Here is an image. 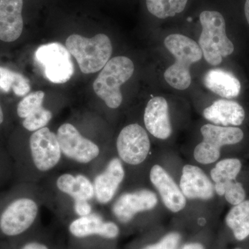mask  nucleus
Returning <instances> with one entry per match:
<instances>
[{
	"label": "nucleus",
	"mask_w": 249,
	"mask_h": 249,
	"mask_svg": "<svg viewBox=\"0 0 249 249\" xmlns=\"http://www.w3.org/2000/svg\"><path fill=\"white\" fill-rule=\"evenodd\" d=\"M164 45L175 58V63L165 70V81L174 89H188L191 84V65L202 58L200 47L193 39L177 34L167 36Z\"/></svg>",
	"instance_id": "obj_1"
},
{
	"label": "nucleus",
	"mask_w": 249,
	"mask_h": 249,
	"mask_svg": "<svg viewBox=\"0 0 249 249\" xmlns=\"http://www.w3.org/2000/svg\"><path fill=\"white\" fill-rule=\"evenodd\" d=\"M199 20L202 27L199 47L206 62L217 66L234 52L233 44L226 32L225 19L218 11H204L199 16Z\"/></svg>",
	"instance_id": "obj_2"
},
{
	"label": "nucleus",
	"mask_w": 249,
	"mask_h": 249,
	"mask_svg": "<svg viewBox=\"0 0 249 249\" xmlns=\"http://www.w3.org/2000/svg\"><path fill=\"white\" fill-rule=\"evenodd\" d=\"M66 47L78 62L80 71L85 74L101 71L110 60L112 45L106 34H99L87 38L73 34L66 40Z\"/></svg>",
	"instance_id": "obj_3"
},
{
	"label": "nucleus",
	"mask_w": 249,
	"mask_h": 249,
	"mask_svg": "<svg viewBox=\"0 0 249 249\" xmlns=\"http://www.w3.org/2000/svg\"><path fill=\"white\" fill-rule=\"evenodd\" d=\"M134 71L133 62L127 57L111 58L93 82L95 93L106 103L107 107L116 109L123 102L121 85L132 76Z\"/></svg>",
	"instance_id": "obj_4"
},
{
	"label": "nucleus",
	"mask_w": 249,
	"mask_h": 249,
	"mask_svg": "<svg viewBox=\"0 0 249 249\" xmlns=\"http://www.w3.org/2000/svg\"><path fill=\"white\" fill-rule=\"evenodd\" d=\"M203 141L194 150V157L201 164H211L219 160L221 147L238 143L244 138L242 129L206 124L201 127Z\"/></svg>",
	"instance_id": "obj_5"
},
{
	"label": "nucleus",
	"mask_w": 249,
	"mask_h": 249,
	"mask_svg": "<svg viewBox=\"0 0 249 249\" xmlns=\"http://www.w3.org/2000/svg\"><path fill=\"white\" fill-rule=\"evenodd\" d=\"M35 57L43 69L46 78L52 83H67L74 73L71 54L61 43L52 42L41 45L36 50Z\"/></svg>",
	"instance_id": "obj_6"
},
{
	"label": "nucleus",
	"mask_w": 249,
	"mask_h": 249,
	"mask_svg": "<svg viewBox=\"0 0 249 249\" xmlns=\"http://www.w3.org/2000/svg\"><path fill=\"white\" fill-rule=\"evenodd\" d=\"M116 148L121 160L129 165H139L146 160L150 150L148 134L139 124H130L121 131Z\"/></svg>",
	"instance_id": "obj_7"
},
{
	"label": "nucleus",
	"mask_w": 249,
	"mask_h": 249,
	"mask_svg": "<svg viewBox=\"0 0 249 249\" xmlns=\"http://www.w3.org/2000/svg\"><path fill=\"white\" fill-rule=\"evenodd\" d=\"M37 212V205L32 199L21 198L15 200L0 217V230L9 237L20 235L34 224Z\"/></svg>",
	"instance_id": "obj_8"
},
{
	"label": "nucleus",
	"mask_w": 249,
	"mask_h": 249,
	"mask_svg": "<svg viewBox=\"0 0 249 249\" xmlns=\"http://www.w3.org/2000/svg\"><path fill=\"white\" fill-rule=\"evenodd\" d=\"M56 135L62 153L72 160L88 163L99 155L100 149L98 145L83 137L73 124H62Z\"/></svg>",
	"instance_id": "obj_9"
},
{
	"label": "nucleus",
	"mask_w": 249,
	"mask_h": 249,
	"mask_svg": "<svg viewBox=\"0 0 249 249\" xmlns=\"http://www.w3.org/2000/svg\"><path fill=\"white\" fill-rule=\"evenodd\" d=\"M30 149L34 164L40 171L52 169L61 158L58 137L48 127H43L32 134Z\"/></svg>",
	"instance_id": "obj_10"
},
{
	"label": "nucleus",
	"mask_w": 249,
	"mask_h": 249,
	"mask_svg": "<svg viewBox=\"0 0 249 249\" xmlns=\"http://www.w3.org/2000/svg\"><path fill=\"white\" fill-rule=\"evenodd\" d=\"M157 202L155 193L148 190L125 193L116 201L113 212L120 222L127 223L136 214L154 209Z\"/></svg>",
	"instance_id": "obj_11"
},
{
	"label": "nucleus",
	"mask_w": 249,
	"mask_h": 249,
	"mask_svg": "<svg viewBox=\"0 0 249 249\" xmlns=\"http://www.w3.org/2000/svg\"><path fill=\"white\" fill-rule=\"evenodd\" d=\"M143 119L147 130L155 138L165 140L171 135L169 107L165 98L156 96L150 99L145 107Z\"/></svg>",
	"instance_id": "obj_12"
},
{
	"label": "nucleus",
	"mask_w": 249,
	"mask_h": 249,
	"mask_svg": "<svg viewBox=\"0 0 249 249\" xmlns=\"http://www.w3.org/2000/svg\"><path fill=\"white\" fill-rule=\"evenodd\" d=\"M150 181L160 193L165 206L172 212L178 213L184 209L186 198L173 178L160 165L152 167Z\"/></svg>",
	"instance_id": "obj_13"
},
{
	"label": "nucleus",
	"mask_w": 249,
	"mask_h": 249,
	"mask_svg": "<svg viewBox=\"0 0 249 249\" xmlns=\"http://www.w3.org/2000/svg\"><path fill=\"white\" fill-rule=\"evenodd\" d=\"M179 188L188 199H211L214 196V186L209 177L199 167L186 165L183 168Z\"/></svg>",
	"instance_id": "obj_14"
},
{
	"label": "nucleus",
	"mask_w": 249,
	"mask_h": 249,
	"mask_svg": "<svg viewBox=\"0 0 249 249\" xmlns=\"http://www.w3.org/2000/svg\"><path fill=\"white\" fill-rule=\"evenodd\" d=\"M23 0H0V40L14 42L23 30Z\"/></svg>",
	"instance_id": "obj_15"
},
{
	"label": "nucleus",
	"mask_w": 249,
	"mask_h": 249,
	"mask_svg": "<svg viewBox=\"0 0 249 249\" xmlns=\"http://www.w3.org/2000/svg\"><path fill=\"white\" fill-rule=\"evenodd\" d=\"M124 177L122 163L119 159H113L106 170L95 178L94 193L101 204H107L113 199Z\"/></svg>",
	"instance_id": "obj_16"
},
{
	"label": "nucleus",
	"mask_w": 249,
	"mask_h": 249,
	"mask_svg": "<svg viewBox=\"0 0 249 249\" xmlns=\"http://www.w3.org/2000/svg\"><path fill=\"white\" fill-rule=\"evenodd\" d=\"M204 117L215 125L239 126L245 119L244 108L235 101L220 99L204 110Z\"/></svg>",
	"instance_id": "obj_17"
},
{
	"label": "nucleus",
	"mask_w": 249,
	"mask_h": 249,
	"mask_svg": "<svg viewBox=\"0 0 249 249\" xmlns=\"http://www.w3.org/2000/svg\"><path fill=\"white\" fill-rule=\"evenodd\" d=\"M71 235L78 238H84L91 235H100L107 239L116 238L119 234V229L114 223L104 222L101 216L90 214L80 217L70 226Z\"/></svg>",
	"instance_id": "obj_18"
},
{
	"label": "nucleus",
	"mask_w": 249,
	"mask_h": 249,
	"mask_svg": "<svg viewBox=\"0 0 249 249\" xmlns=\"http://www.w3.org/2000/svg\"><path fill=\"white\" fill-rule=\"evenodd\" d=\"M204 84L212 92L224 98L237 97L241 91L239 80L232 73L222 69L207 71L204 77Z\"/></svg>",
	"instance_id": "obj_19"
},
{
	"label": "nucleus",
	"mask_w": 249,
	"mask_h": 249,
	"mask_svg": "<svg viewBox=\"0 0 249 249\" xmlns=\"http://www.w3.org/2000/svg\"><path fill=\"white\" fill-rule=\"evenodd\" d=\"M56 184L60 191L71 196L75 201H89L95 196L92 183L83 175L65 174L59 177Z\"/></svg>",
	"instance_id": "obj_20"
},
{
	"label": "nucleus",
	"mask_w": 249,
	"mask_h": 249,
	"mask_svg": "<svg viewBox=\"0 0 249 249\" xmlns=\"http://www.w3.org/2000/svg\"><path fill=\"white\" fill-rule=\"evenodd\" d=\"M242 163L237 159H226L220 160L211 171V177L214 181V190L218 196L224 195L226 186L232 181L240 173Z\"/></svg>",
	"instance_id": "obj_21"
},
{
	"label": "nucleus",
	"mask_w": 249,
	"mask_h": 249,
	"mask_svg": "<svg viewBox=\"0 0 249 249\" xmlns=\"http://www.w3.org/2000/svg\"><path fill=\"white\" fill-rule=\"evenodd\" d=\"M0 90L6 93L13 90L16 96H24L30 91V82L21 73L0 67Z\"/></svg>",
	"instance_id": "obj_22"
},
{
	"label": "nucleus",
	"mask_w": 249,
	"mask_h": 249,
	"mask_svg": "<svg viewBox=\"0 0 249 249\" xmlns=\"http://www.w3.org/2000/svg\"><path fill=\"white\" fill-rule=\"evenodd\" d=\"M188 0H146L147 10L160 19L174 17L183 12Z\"/></svg>",
	"instance_id": "obj_23"
},
{
	"label": "nucleus",
	"mask_w": 249,
	"mask_h": 249,
	"mask_svg": "<svg viewBox=\"0 0 249 249\" xmlns=\"http://www.w3.org/2000/svg\"><path fill=\"white\" fill-rule=\"evenodd\" d=\"M45 96V93L42 91H37L28 94L18 104V116L22 119H25L31 113L42 107Z\"/></svg>",
	"instance_id": "obj_24"
},
{
	"label": "nucleus",
	"mask_w": 249,
	"mask_h": 249,
	"mask_svg": "<svg viewBox=\"0 0 249 249\" xmlns=\"http://www.w3.org/2000/svg\"><path fill=\"white\" fill-rule=\"evenodd\" d=\"M52 119V112L42 106L24 119L22 124L24 128L27 130L36 132L45 127Z\"/></svg>",
	"instance_id": "obj_25"
},
{
	"label": "nucleus",
	"mask_w": 249,
	"mask_h": 249,
	"mask_svg": "<svg viewBox=\"0 0 249 249\" xmlns=\"http://www.w3.org/2000/svg\"><path fill=\"white\" fill-rule=\"evenodd\" d=\"M249 216V200H245L240 204L235 205L229 211L226 217V223L232 231Z\"/></svg>",
	"instance_id": "obj_26"
},
{
	"label": "nucleus",
	"mask_w": 249,
	"mask_h": 249,
	"mask_svg": "<svg viewBox=\"0 0 249 249\" xmlns=\"http://www.w3.org/2000/svg\"><path fill=\"white\" fill-rule=\"evenodd\" d=\"M224 196L229 204L235 206L245 200L246 192L242 183L235 180L227 185Z\"/></svg>",
	"instance_id": "obj_27"
},
{
	"label": "nucleus",
	"mask_w": 249,
	"mask_h": 249,
	"mask_svg": "<svg viewBox=\"0 0 249 249\" xmlns=\"http://www.w3.org/2000/svg\"><path fill=\"white\" fill-rule=\"evenodd\" d=\"M181 237L177 232H172L165 236L160 242L155 245L147 246L143 249H176Z\"/></svg>",
	"instance_id": "obj_28"
},
{
	"label": "nucleus",
	"mask_w": 249,
	"mask_h": 249,
	"mask_svg": "<svg viewBox=\"0 0 249 249\" xmlns=\"http://www.w3.org/2000/svg\"><path fill=\"white\" fill-rule=\"evenodd\" d=\"M237 240H245L249 235V216L232 230Z\"/></svg>",
	"instance_id": "obj_29"
},
{
	"label": "nucleus",
	"mask_w": 249,
	"mask_h": 249,
	"mask_svg": "<svg viewBox=\"0 0 249 249\" xmlns=\"http://www.w3.org/2000/svg\"><path fill=\"white\" fill-rule=\"evenodd\" d=\"M75 211L80 217L89 215L91 213V207L88 201L78 200L75 202Z\"/></svg>",
	"instance_id": "obj_30"
},
{
	"label": "nucleus",
	"mask_w": 249,
	"mask_h": 249,
	"mask_svg": "<svg viewBox=\"0 0 249 249\" xmlns=\"http://www.w3.org/2000/svg\"><path fill=\"white\" fill-rule=\"evenodd\" d=\"M22 249H49L47 246L39 242H29L22 247Z\"/></svg>",
	"instance_id": "obj_31"
},
{
	"label": "nucleus",
	"mask_w": 249,
	"mask_h": 249,
	"mask_svg": "<svg viewBox=\"0 0 249 249\" xmlns=\"http://www.w3.org/2000/svg\"><path fill=\"white\" fill-rule=\"evenodd\" d=\"M183 249H205L201 244L199 243H191L188 244L183 247Z\"/></svg>",
	"instance_id": "obj_32"
},
{
	"label": "nucleus",
	"mask_w": 249,
	"mask_h": 249,
	"mask_svg": "<svg viewBox=\"0 0 249 249\" xmlns=\"http://www.w3.org/2000/svg\"><path fill=\"white\" fill-rule=\"evenodd\" d=\"M245 13L247 22L249 24V0H247L245 5Z\"/></svg>",
	"instance_id": "obj_33"
},
{
	"label": "nucleus",
	"mask_w": 249,
	"mask_h": 249,
	"mask_svg": "<svg viewBox=\"0 0 249 249\" xmlns=\"http://www.w3.org/2000/svg\"><path fill=\"white\" fill-rule=\"evenodd\" d=\"M3 121H4V114H3L2 109L0 106V124H2Z\"/></svg>",
	"instance_id": "obj_34"
},
{
	"label": "nucleus",
	"mask_w": 249,
	"mask_h": 249,
	"mask_svg": "<svg viewBox=\"0 0 249 249\" xmlns=\"http://www.w3.org/2000/svg\"></svg>",
	"instance_id": "obj_35"
}]
</instances>
